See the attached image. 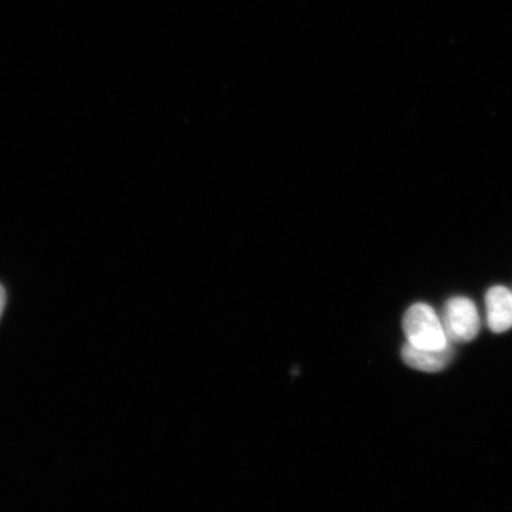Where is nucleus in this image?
Here are the masks:
<instances>
[{
	"mask_svg": "<svg viewBox=\"0 0 512 512\" xmlns=\"http://www.w3.org/2000/svg\"><path fill=\"white\" fill-rule=\"evenodd\" d=\"M401 355L407 366L426 373H437L451 362L453 350L450 345L444 349L434 350L415 348L407 343L402 348Z\"/></svg>",
	"mask_w": 512,
	"mask_h": 512,
	"instance_id": "20e7f679",
	"label": "nucleus"
},
{
	"mask_svg": "<svg viewBox=\"0 0 512 512\" xmlns=\"http://www.w3.org/2000/svg\"><path fill=\"white\" fill-rule=\"evenodd\" d=\"M444 329L447 337L454 342H471L480 329L476 305L464 297L448 300L444 311Z\"/></svg>",
	"mask_w": 512,
	"mask_h": 512,
	"instance_id": "f03ea898",
	"label": "nucleus"
},
{
	"mask_svg": "<svg viewBox=\"0 0 512 512\" xmlns=\"http://www.w3.org/2000/svg\"><path fill=\"white\" fill-rule=\"evenodd\" d=\"M486 311L491 331L503 334L512 328V292L503 286L492 287L486 293Z\"/></svg>",
	"mask_w": 512,
	"mask_h": 512,
	"instance_id": "7ed1b4c3",
	"label": "nucleus"
},
{
	"mask_svg": "<svg viewBox=\"0 0 512 512\" xmlns=\"http://www.w3.org/2000/svg\"><path fill=\"white\" fill-rule=\"evenodd\" d=\"M403 331H405L407 343L415 348L438 350L450 345L444 324L427 304H415L409 307L403 317Z\"/></svg>",
	"mask_w": 512,
	"mask_h": 512,
	"instance_id": "f257e3e1",
	"label": "nucleus"
},
{
	"mask_svg": "<svg viewBox=\"0 0 512 512\" xmlns=\"http://www.w3.org/2000/svg\"><path fill=\"white\" fill-rule=\"evenodd\" d=\"M6 305V292L4 287L0 285V317H2Z\"/></svg>",
	"mask_w": 512,
	"mask_h": 512,
	"instance_id": "39448f33",
	"label": "nucleus"
}]
</instances>
